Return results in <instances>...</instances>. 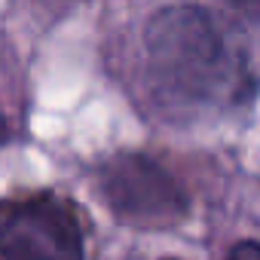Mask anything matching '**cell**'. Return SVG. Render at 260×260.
Here are the masks:
<instances>
[{"label":"cell","mask_w":260,"mask_h":260,"mask_svg":"<svg viewBox=\"0 0 260 260\" xmlns=\"http://www.w3.org/2000/svg\"><path fill=\"white\" fill-rule=\"evenodd\" d=\"M147 77L159 104L178 110L211 107L239 95V58L230 37L202 7H169L144 31Z\"/></svg>","instance_id":"cell-1"},{"label":"cell","mask_w":260,"mask_h":260,"mask_svg":"<svg viewBox=\"0 0 260 260\" xmlns=\"http://www.w3.org/2000/svg\"><path fill=\"white\" fill-rule=\"evenodd\" d=\"M4 260H83V230L74 208L52 196L0 202Z\"/></svg>","instance_id":"cell-2"},{"label":"cell","mask_w":260,"mask_h":260,"mask_svg":"<svg viewBox=\"0 0 260 260\" xmlns=\"http://www.w3.org/2000/svg\"><path fill=\"white\" fill-rule=\"evenodd\" d=\"M98 187L104 202L122 220L138 226H172L187 211V199L175 178L138 153L110 159L98 175Z\"/></svg>","instance_id":"cell-3"},{"label":"cell","mask_w":260,"mask_h":260,"mask_svg":"<svg viewBox=\"0 0 260 260\" xmlns=\"http://www.w3.org/2000/svg\"><path fill=\"white\" fill-rule=\"evenodd\" d=\"M230 260H260V248H257V242H242V245H236L233 248V254H230Z\"/></svg>","instance_id":"cell-4"},{"label":"cell","mask_w":260,"mask_h":260,"mask_svg":"<svg viewBox=\"0 0 260 260\" xmlns=\"http://www.w3.org/2000/svg\"><path fill=\"white\" fill-rule=\"evenodd\" d=\"M10 138V125H7V119H4V113H0V144H4Z\"/></svg>","instance_id":"cell-5"}]
</instances>
